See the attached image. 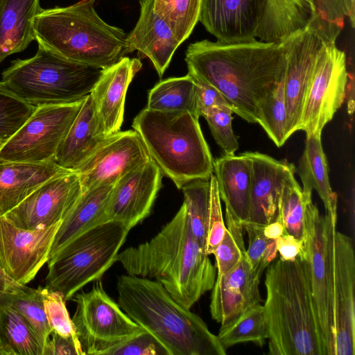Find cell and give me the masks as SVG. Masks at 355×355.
Here are the masks:
<instances>
[{
    "mask_svg": "<svg viewBox=\"0 0 355 355\" xmlns=\"http://www.w3.org/2000/svg\"><path fill=\"white\" fill-rule=\"evenodd\" d=\"M184 60L188 74L218 90L234 113L252 123H257L259 105L280 81L286 64L281 43L257 39L195 42L188 46Z\"/></svg>",
    "mask_w": 355,
    "mask_h": 355,
    "instance_id": "6da1fadb",
    "label": "cell"
},
{
    "mask_svg": "<svg viewBox=\"0 0 355 355\" xmlns=\"http://www.w3.org/2000/svg\"><path fill=\"white\" fill-rule=\"evenodd\" d=\"M128 275L159 282L181 306L190 309L212 289L216 268L193 235L183 203L149 241L119 252Z\"/></svg>",
    "mask_w": 355,
    "mask_h": 355,
    "instance_id": "7a4b0ae2",
    "label": "cell"
},
{
    "mask_svg": "<svg viewBox=\"0 0 355 355\" xmlns=\"http://www.w3.org/2000/svg\"><path fill=\"white\" fill-rule=\"evenodd\" d=\"M267 268L263 309L269 354L323 355L305 251L291 261L279 257Z\"/></svg>",
    "mask_w": 355,
    "mask_h": 355,
    "instance_id": "3957f363",
    "label": "cell"
},
{
    "mask_svg": "<svg viewBox=\"0 0 355 355\" xmlns=\"http://www.w3.org/2000/svg\"><path fill=\"white\" fill-rule=\"evenodd\" d=\"M118 304L153 334L170 355H225L203 320L178 304L157 281L123 275L116 282Z\"/></svg>",
    "mask_w": 355,
    "mask_h": 355,
    "instance_id": "277c9868",
    "label": "cell"
},
{
    "mask_svg": "<svg viewBox=\"0 0 355 355\" xmlns=\"http://www.w3.org/2000/svg\"><path fill=\"white\" fill-rule=\"evenodd\" d=\"M95 0L43 9L33 19L35 40L76 62L106 69L133 52L127 34L103 21Z\"/></svg>",
    "mask_w": 355,
    "mask_h": 355,
    "instance_id": "5b68a950",
    "label": "cell"
},
{
    "mask_svg": "<svg viewBox=\"0 0 355 355\" xmlns=\"http://www.w3.org/2000/svg\"><path fill=\"white\" fill-rule=\"evenodd\" d=\"M198 119L189 112L146 107L132 122L162 174L179 189L192 180H209L214 172L213 157Z\"/></svg>",
    "mask_w": 355,
    "mask_h": 355,
    "instance_id": "8992f818",
    "label": "cell"
},
{
    "mask_svg": "<svg viewBox=\"0 0 355 355\" xmlns=\"http://www.w3.org/2000/svg\"><path fill=\"white\" fill-rule=\"evenodd\" d=\"M102 70L70 60L38 44L33 57L12 61L1 82L33 106L64 104L87 96Z\"/></svg>",
    "mask_w": 355,
    "mask_h": 355,
    "instance_id": "52a82bcc",
    "label": "cell"
},
{
    "mask_svg": "<svg viewBox=\"0 0 355 355\" xmlns=\"http://www.w3.org/2000/svg\"><path fill=\"white\" fill-rule=\"evenodd\" d=\"M129 230L108 220L83 232L49 259L45 287L69 300L85 285L101 279L116 261Z\"/></svg>",
    "mask_w": 355,
    "mask_h": 355,
    "instance_id": "ba28073f",
    "label": "cell"
},
{
    "mask_svg": "<svg viewBox=\"0 0 355 355\" xmlns=\"http://www.w3.org/2000/svg\"><path fill=\"white\" fill-rule=\"evenodd\" d=\"M331 355L355 354V255L352 239L336 230L337 213H325Z\"/></svg>",
    "mask_w": 355,
    "mask_h": 355,
    "instance_id": "9c48e42d",
    "label": "cell"
},
{
    "mask_svg": "<svg viewBox=\"0 0 355 355\" xmlns=\"http://www.w3.org/2000/svg\"><path fill=\"white\" fill-rule=\"evenodd\" d=\"M73 297L76 309L71 319L84 355H105L145 330L106 293L101 279L89 291Z\"/></svg>",
    "mask_w": 355,
    "mask_h": 355,
    "instance_id": "30bf717a",
    "label": "cell"
},
{
    "mask_svg": "<svg viewBox=\"0 0 355 355\" xmlns=\"http://www.w3.org/2000/svg\"><path fill=\"white\" fill-rule=\"evenodd\" d=\"M85 98L70 103L36 107L21 128L1 146L0 159L28 163L53 161Z\"/></svg>",
    "mask_w": 355,
    "mask_h": 355,
    "instance_id": "8fae6325",
    "label": "cell"
},
{
    "mask_svg": "<svg viewBox=\"0 0 355 355\" xmlns=\"http://www.w3.org/2000/svg\"><path fill=\"white\" fill-rule=\"evenodd\" d=\"M347 78L345 52L336 42L326 41L306 89L298 130L304 131L306 137L322 135L344 101Z\"/></svg>",
    "mask_w": 355,
    "mask_h": 355,
    "instance_id": "7c38bea8",
    "label": "cell"
},
{
    "mask_svg": "<svg viewBox=\"0 0 355 355\" xmlns=\"http://www.w3.org/2000/svg\"><path fill=\"white\" fill-rule=\"evenodd\" d=\"M325 42L309 24L281 42L286 59L283 82L288 139L298 130L306 89Z\"/></svg>",
    "mask_w": 355,
    "mask_h": 355,
    "instance_id": "4fadbf2b",
    "label": "cell"
},
{
    "mask_svg": "<svg viewBox=\"0 0 355 355\" xmlns=\"http://www.w3.org/2000/svg\"><path fill=\"white\" fill-rule=\"evenodd\" d=\"M82 193L77 173L49 179L4 216L17 227L35 230L61 223Z\"/></svg>",
    "mask_w": 355,
    "mask_h": 355,
    "instance_id": "5bb4252c",
    "label": "cell"
},
{
    "mask_svg": "<svg viewBox=\"0 0 355 355\" xmlns=\"http://www.w3.org/2000/svg\"><path fill=\"white\" fill-rule=\"evenodd\" d=\"M150 159L135 130H119L109 135L76 172L82 192L103 184H114L124 174Z\"/></svg>",
    "mask_w": 355,
    "mask_h": 355,
    "instance_id": "9a60e30c",
    "label": "cell"
},
{
    "mask_svg": "<svg viewBox=\"0 0 355 355\" xmlns=\"http://www.w3.org/2000/svg\"><path fill=\"white\" fill-rule=\"evenodd\" d=\"M304 250L309 262L313 309L322 354L331 355L333 328L328 296L327 221L312 200L306 211Z\"/></svg>",
    "mask_w": 355,
    "mask_h": 355,
    "instance_id": "2e32d148",
    "label": "cell"
},
{
    "mask_svg": "<svg viewBox=\"0 0 355 355\" xmlns=\"http://www.w3.org/2000/svg\"><path fill=\"white\" fill-rule=\"evenodd\" d=\"M61 223L30 230L17 227L4 216H0V265L14 280L26 285L35 278L49 260Z\"/></svg>",
    "mask_w": 355,
    "mask_h": 355,
    "instance_id": "e0dca14e",
    "label": "cell"
},
{
    "mask_svg": "<svg viewBox=\"0 0 355 355\" xmlns=\"http://www.w3.org/2000/svg\"><path fill=\"white\" fill-rule=\"evenodd\" d=\"M162 174L152 159L124 174L114 184L106 215L130 230L150 214L162 187Z\"/></svg>",
    "mask_w": 355,
    "mask_h": 355,
    "instance_id": "ac0fdd59",
    "label": "cell"
},
{
    "mask_svg": "<svg viewBox=\"0 0 355 355\" xmlns=\"http://www.w3.org/2000/svg\"><path fill=\"white\" fill-rule=\"evenodd\" d=\"M263 272L251 267L245 252L232 269L216 275L209 308L212 318L220 324V328L227 327L260 304L259 286Z\"/></svg>",
    "mask_w": 355,
    "mask_h": 355,
    "instance_id": "d6986e66",
    "label": "cell"
},
{
    "mask_svg": "<svg viewBox=\"0 0 355 355\" xmlns=\"http://www.w3.org/2000/svg\"><path fill=\"white\" fill-rule=\"evenodd\" d=\"M266 0H202L199 21L222 43L253 40L261 22Z\"/></svg>",
    "mask_w": 355,
    "mask_h": 355,
    "instance_id": "ffe728a7",
    "label": "cell"
},
{
    "mask_svg": "<svg viewBox=\"0 0 355 355\" xmlns=\"http://www.w3.org/2000/svg\"><path fill=\"white\" fill-rule=\"evenodd\" d=\"M245 153L252 161V175L248 216L242 223L266 226L276 219L282 189L295 177V166L259 152Z\"/></svg>",
    "mask_w": 355,
    "mask_h": 355,
    "instance_id": "44dd1931",
    "label": "cell"
},
{
    "mask_svg": "<svg viewBox=\"0 0 355 355\" xmlns=\"http://www.w3.org/2000/svg\"><path fill=\"white\" fill-rule=\"evenodd\" d=\"M142 63L138 58H123L102 70L89 94L100 126L105 136L120 130L123 121L128 88Z\"/></svg>",
    "mask_w": 355,
    "mask_h": 355,
    "instance_id": "7402d4cb",
    "label": "cell"
},
{
    "mask_svg": "<svg viewBox=\"0 0 355 355\" xmlns=\"http://www.w3.org/2000/svg\"><path fill=\"white\" fill-rule=\"evenodd\" d=\"M139 19L127 40L133 51L150 59L162 78L181 43L154 11L153 0H139Z\"/></svg>",
    "mask_w": 355,
    "mask_h": 355,
    "instance_id": "603a6c76",
    "label": "cell"
},
{
    "mask_svg": "<svg viewBox=\"0 0 355 355\" xmlns=\"http://www.w3.org/2000/svg\"><path fill=\"white\" fill-rule=\"evenodd\" d=\"M67 171L54 161L28 163L0 159V216L19 205L43 183Z\"/></svg>",
    "mask_w": 355,
    "mask_h": 355,
    "instance_id": "cb8c5ba5",
    "label": "cell"
},
{
    "mask_svg": "<svg viewBox=\"0 0 355 355\" xmlns=\"http://www.w3.org/2000/svg\"><path fill=\"white\" fill-rule=\"evenodd\" d=\"M105 137L89 94L59 146L53 161L61 168L76 173Z\"/></svg>",
    "mask_w": 355,
    "mask_h": 355,
    "instance_id": "d4e9b609",
    "label": "cell"
},
{
    "mask_svg": "<svg viewBox=\"0 0 355 355\" xmlns=\"http://www.w3.org/2000/svg\"><path fill=\"white\" fill-rule=\"evenodd\" d=\"M214 171L225 209L241 223L246 220L251 186L250 158L245 153L240 155H225L214 162Z\"/></svg>",
    "mask_w": 355,
    "mask_h": 355,
    "instance_id": "484cf974",
    "label": "cell"
},
{
    "mask_svg": "<svg viewBox=\"0 0 355 355\" xmlns=\"http://www.w3.org/2000/svg\"><path fill=\"white\" fill-rule=\"evenodd\" d=\"M113 185L103 184L82 192L55 235L49 259L83 232L108 221L106 209Z\"/></svg>",
    "mask_w": 355,
    "mask_h": 355,
    "instance_id": "4316f807",
    "label": "cell"
},
{
    "mask_svg": "<svg viewBox=\"0 0 355 355\" xmlns=\"http://www.w3.org/2000/svg\"><path fill=\"white\" fill-rule=\"evenodd\" d=\"M314 18L312 0H266L257 38L261 42L281 43L311 24Z\"/></svg>",
    "mask_w": 355,
    "mask_h": 355,
    "instance_id": "83f0119b",
    "label": "cell"
},
{
    "mask_svg": "<svg viewBox=\"0 0 355 355\" xmlns=\"http://www.w3.org/2000/svg\"><path fill=\"white\" fill-rule=\"evenodd\" d=\"M40 0H0V63L35 40L33 19Z\"/></svg>",
    "mask_w": 355,
    "mask_h": 355,
    "instance_id": "f1b7e54d",
    "label": "cell"
},
{
    "mask_svg": "<svg viewBox=\"0 0 355 355\" xmlns=\"http://www.w3.org/2000/svg\"><path fill=\"white\" fill-rule=\"evenodd\" d=\"M295 173L301 179L304 194L312 196V191L315 190L324 203L325 213H337V196L330 185L321 135L306 137Z\"/></svg>",
    "mask_w": 355,
    "mask_h": 355,
    "instance_id": "f546056e",
    "label": "cell"
},
{
    "mask_svg": "<svg viewBox=\"0 0 355 355\" xmlns=\"http://www.w3.org/2000/svg\"><path fill=\"white\" fill-rule=\"evenodd\" d=\"M146 107L157 111L189 112L199 118L194 79L187 73L159 82L148 92Z\"/></svg>",
    "mask_w": 355,
    "mask_h": 355,
    "instance_id": "4dcf8cb0",
    "label": "cell"
},
{
    "mask_svg": "<svg viewBox=\"0 0 355 355\" xmlns=\"http://www.w3.org/2000/svg\"><path fill=\"white\" fill-rule=\"evenodd\" d=\"M0 355H43V348L28 322L0 305Z\"/></svg>",
    "mask_w": 355,
    "mask_h": 355,
    "instance_id": "1f68e13d",
    "label": "cell"
},
{
    "mask_svg": "<svg viewBox=\"0 0 355 355\" xmlns=\"http://www.w3.org/2000/svg\"><path fill=\"white\" fill-rule=\"evenodd\" d=\"M0 305L17 311L28 322L44 350L52 329L44 311L42 286L19 294L0 292Z\"/></svg>",
    "mask_w": 355,
    "mask_h": 355,
    "instance_id": "d6a6232c",
    "label": "cell"
},
{
    "mask_svg": "<svg viewBox=\"0 0 355 355\" xmlns=\"http://www.w3.org/2000/svg\"><path fill=\"white\" fill-rule=\"evenodd\" d=\"M268 337L263 306L260 304L249 309L227 327L220 328L217 335L225 350L236 344L246 342H252L262 347Z\"/></svg>",
    "mask_w": 355,
    "mask_h": 355,
    "instance_id": "836d02e7",
    "label": "cell"
},
{
    "mask_svg": "<svg viewBox=\"0 0 355 355\" xmlns=\"http://www.w3.org/2000/svg\"><path fill=\"white\" fill-rule=\"evenodd\" d=\"M181 190L191 232L205 252L210 211L209 180L190 181Z\"/></svg>",
    "mask_w": 355,
    "mask_h": 355,
    "instance_id": "e575fe53",
    "label": "cell"
},
{
    "mask_svg": "<svg viewBox=\"0 0 355 355\" xmlns=\"http://www.w3.org/2000/svg\"><path fill=\"white\" fill-rule=\"evenodd\" d=\"M312 196L304 194L295 177L288 180L282 189L277 218L284 226V233L304 241L305 216L308 203Z\"/></svg>",
    "mask_w": 355,
    "mask_h": 355,
    "instance_id": "d590c367",
    "label": "cell"
},
{
    "mask_svg": "<svg viewBox=\"0 0 355 355\" xmlns=\"http://www.w3.org/2000/svg\"><path fill=\"white\" fill-rule=\"evenodd\" d=\"M156 14L182 44L199 21L202 0H153Z\"/></svg>",
    "mask_w": 355,
    "mask_h": 355,
    "instance_id": "8d00e7d4",
    "label": "cell"
},
{
    "mask_svg": "<svg viewBox=\"0 0 355 355\" xmlns=\"http://www.w3.org/2000/svg\"><path fill=\"white\" fill-rule=\"evenodd\" d=\"M315 18L311 24L325 41L336 42L348 18L355 25V6L351 0H312Z\"/></svg>",
    "mask_w": 355,
    "mask_h": 355,
    "instance_id": "74e56055",
    "label": "cell"
},
{
    "mask_svg": "<svg viewBox=\"0 0 355 355\" xmlns=\"http://www.w3.org/2000/svg\"><path fill=\"white\" fill-rule=\"evenodd\" d=\"M258 115L257 123L263 128L270 139L277 147L284 145L288 138L283 76L280 81L270 89L259 103Z\"/></svg>",
    "mask_w": 355,
    "mask_h": 355,
    "instance_id": "f35d334b",
    "label": "cell"
},
{
    "mask_svg": "<svg viewBox=\"0 0 355 355\" xmlns=\"http://www.w3.org/2000/svg\"><path fill=\"white\" fill-rule=\"evenodd\" d=\"M225 223L224 235L213 254L218 275L225 274L232 269L246 250L241 221L225 209Z\"/></svg>",
    "mask_w": 355,
    "mask_h": 355,
    "instance_id": "ab89813d",
    "label": "cell"
},
{
    "mask_svg": "<svg viewBox=\"0 0 355 355\" xmlns=\"http://www.w3.org/2000/svg\"><path fill=\"white\" fill-rule=\"evenodd\" d=\"M36 107L8 90L0 82V145L5 144L31 117Z\"/></svg>",
    "mask_w": 355,
    "mask_h": 355,
    "instance_id": "60d3db41",
    "label": "cell"
},
{
    "mask_svg": "<svg viewBox=\"0 0 355 355\" xmlns=\"http://www.w3.org/2000/svg\"><path fill=\"white\" fill-rule=\"evenodd\" d=\"M242 225L248 236V246L245 250L247 259L253 269L264 271L277 257L276 241L264 235L265 226L248 223H242Z\"/></svg>",
    "mask_w": 355,
    "mask_h": 355,
    "instance_id": "b9f144b4",
    "label": "cell"
},
{
    "mask_svg": "<svg viewBox=\"0 0 355 355\" xmlns=\"http://www.w3.org/2000/svg\"><path fill=\"white\" fill-rule=\"evenodd\" d=\"M232 113L230 107H221L212 109L204 116L216 142L227 155H234L239 148L232 126Z\"/></svg>",
    "mask_w": 355,
    "mask_h": 355,
    "instance_id": "7bdbcfd3",
    "label": "cell"
},
{
    "mask_svg": "<svg viewBox=\"0 0 355 355\" xmlns=\"http://www.w3.org/2000/svg\"><path fill=\"white\" fill-rule=\"evenodd\" d=\"M42 291L45 313L52 330L64 337L78 338L62 295L46 287H42Z\"/></svg>",
    "mask_w": 355,
    "mask_h": 355,
    "instance_id": "ee69618b",
    "label": "cell"
},
{
    "mask_svg": "<svg viewBox=\"0 0 355 355\" xmlns=\"http://www.w3.org/2000/svg\"><path fill=\"white\" fill-rule=\"evenodd\" d=\"M105 355H170L166 348L150 332L144 330L108 350Z\"/></svg>",
    "mask_w": 355,
    "mask_h": 355,
    "instance_id": "f6af8a7d",
    "label": "cell"
},
{
    "mask_svg": "<svg viewBox=\"0 0 355 355\" xmlns=\"http://www.w3.org/2000/svg\"><path fill=\"white\" fill-rule=\"evenodd\" d=\"M210 182V211L205 253L213 254L216 247L221 241L225 230V223L223 219L220 198L216 180L211 175Z\"/></svg>",
    "mask_w": 355,
    "mask_h": 355,
    "instance_id": "bcb514c9",
    "label": "cell"
},
{
    "mask_svg": "<svg viewBox=\"0 0 355 355\" xmlns=\"http://www.w3.org/2000/svg\"><path fill=\"white\" fill-rule=\"evenodd\" d=\"M192 78L196 85L197 114L199 117H204L210 110L216 107H227L232 110L218 90L199 79Z\"/></svg>",
    "mask_w": 355,
    "mask_h": 355,
    "instance_id": "7dc6e473",
    "label": "cell"
},
{
    "mask_svg": "<svg viewBox=\"0 0 355 355\" xmlns=\"http://www.w3.org/2000/svg\"><path fill=\"white\" fill-rule=\"evenodd\" d=\"M43 355H84L78 338L64 337L56 331L51 333Z\"/></svg>",
    "mask_w": 355,
    "mask_h": 355,
    "instance_id": "c3c4849f",
    "label": "cell"
},
{
    "mask_svg": "<svg viewBox=\"0 0 355 355\" xmlns=\"http://www.w3.org/2000/svg\"><path fill=\"white\" fill-rule=\"evenodd\" d=\"M276 247L279 258L285 261L294 260L304 250V241L284 233L276 240Z\"/></svg>",
    "mask_w": 355,
    "mask_h": 355,
    "instance_id": "681fc988",
    "label": "cell"
},
{
    "mask_svg": "<svg viewBox=\"0 0 355 355\" xmlns=\"http://www.w3.org/2000/svg\"><path fill=\"white\" fill-rule=\"evenodd\" d=\"M31 288L14 280L0 265V292L19 294L27 293Z\"/></svg>",
    "mask_w": 355,
    "mask_h": 355,
    "instance_id": "f907efd6",
    "label": "cell"
},
{
    "mask_svg": "<svg viewBox=\"0 0 355 355\" xmlns=\"http://www.w3.org/2000/svg\"><path fill=\"white\" fill-rule=\"evenodd\" d=\"M263 233L268 239L276 240L284 233V226L282 222L276 218L273 222L264 227Z\"/></svg>",
    "mask_w": 355,
    "mask_h": 355,
    "instance_id": "816d5d0a",
    "label": "cell"
},
{
    "mask_svg": "<svg viewBox=\"0 0 355 355\" xmlns=\"http://www.w3.org/2000/svg\"><path fill=\"white\" fill-rule=\"evenodd\" d=\"M351 2L352 5L355 6V0H351Z\"/></svg>",
    "mask_w": 355,
    "mask_h": 355,
    "instance_id": "f5cc1de1",
    "label": "cell"
},
{
    "mask_svg": "<svg viewBox=\"0 0 355 355\" xmlns=\"http://www.w3.org/2000/svg\"><path fill=\"white\" fill-rule=\"evenodd\" d=\"M1 146L0 145V148H1Z\"/></svg>",
    "mask_w": 355,
    "mask_h": 355,
    "instance_id": "db71d44e",
    "label": "cell"
}]
</instances>
